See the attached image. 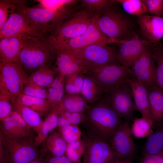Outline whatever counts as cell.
Returning a JSON list of instances; mask_svg holds the SVG:
<instances>
[{
	"label": "cell",
	"mask_w": 163,
	"mask_h": 163,
	"mask_svg": "<svg viewBox=\"0 0 163 163\" xmlns=\"http://www.w3.org/2000/svg\"><path fill=\"white\" fill-rule=\"evenodd\" d=\"M113 110L109 97L104 93L98 101L88 105L79 125L82 131L109 142L113 133L122 123Z\"/></svg>",
	"instance_id": "cell-1"
},
{
	"label": "cell",
	"mask_w": 163,
	"mask_h": 163,
	"mask_svg": "<svg viewBox=\"0 0 163 163\" xmlns=\"http://www.w3.org/2000/svg\"><path fill=\"white\" fill-rule=\"evenodd\" d=\"M110 5L98 16L97 26L104 35L118 44L131 38L135 34L133 33L130 19Z\"/></svg>",
	"instance_id": "cell-2"
},
{
	"label": "cell",
	"mask_w": 163,
	"mask_h": 163,
	"mask_svg": "<svg viewBox=\"0 0 163 163\" xmlns=\"http://www.w3.org/2000/svg\"><path fill=\"white\" fill-rule=\"evenodd\" d=\"M55 57L56 53L47 39L33 37L22 49L19 62L26 71L32 72L43 65H50Z\"/></svg>",
	"instance_id": "cell-3"
},
{
	"label": "cell",
	"mask_w": 163,
	"mask_h": 163,
	"mask_svg": "<svg viewBox=\"0 0 163 163\" xmlns=\"http://www.w3.org/2000/svg\"><path fill=\"white\" fill-rule=\"evenodd\" d=\"M98 16H94L87 30L76 37L64 40L57 39L52 36L47 38L55 52L61 50H74L94 44L115 43L104 35L100 30L97 24Z\"/></svg>",
	"instance_id": "cell-4"
},
{
	"label": "cell",
	"mask_w": 163,
	"mask_h": 163,
	"mask_svg": "<svg viewBox=\"0 0 163 163\" xmlns=\"http://www.w3.org/2000/svg\"><path fill=\"white\" fill-rule=\"evenodd\" d=\"M0 147L4 151V163H29L43 157L39 156L34 140H17L0 132Z\"/></svg>",
	"instance_id": "cell-5"
},
{
	"label": "cell",
	"mask_w": 163,
	"mask_h": 163,
	"mask_svg": "<svg viewBox=\"0 0 163 163\" xmlns=\"http://www.w3.org/2000/svg\"><path fill=\"white\" fill-rule=\"evenodd\" d=\"M19 62L0 63V94L16 97L29 77Z\"/></svg>",
	"instance_id": "cell-6"
},
{
	"label": "cell",
	"mask_w": 163,
	"mask_h": 163,
	"mask_svg": "<svg viewBox=\"0 0 163 163\" xmlns=\"http://www.w3.org/2000/svg\"><path fill=\"white\" fill-rule=\"evenodd\" d=\"M82 132L84 145L82 163H112L121 159L108 142L99 137Z\"/></svg>",
	"instance_id": "cell-7"
},
{
	"label": "cell",
	"mask_w": 163,
	"mask_h": 163,
	"mask_svg": "<svg viewBox=\"0 0 163 163\" xmlns=\"http://www.w3.org/2000/svg\"><path fill=\"white\" fill-rule=\"evenodd\" d=\"M71 50L86 69L89 70L107 64L117 63V54L113 47L103 43L91 45Z\"/></svg>",
	"instance_id": "cell-8"
},
{
	"label": "cell",
	"mask_w": 163,
	"mask_h": 163,
	"mask_svg": "<svg viewBox=\"0 0 163 163\" xmlns=\"http://www.w3.org/2000/svg\"><path fill=\"white\" fill-rule=\"evenodd\" d=\"M45 33L19 11L11 14L0 29V38L10 37L44 38Z\"/></svg>",
	"instance_id": "cell-9"
},
{
	"label": "cell",
	"mask_w": 163,
	"mask_h": 163,
	"mask_svg": "<svg viewBox=\"0 0 163 163\" xmlns=\"http://www.w3.org/2000/svg\"><path fill=\"white\" fill-rule=\"evenodd\" d=\"M86 74L97 80L105 93L133 75L130 68L116 63L91 69L87 71Z\"/></svg>",
	"instance_id": "cell-10"
},
{
	"label": "cell",
	"mask_w": 163,
	"mask_h": 163,
	"mask_svg": "<svg viewBox=\"0 0 163 163\" xmlns=\"http://www.w3.org/2000/svg\"><path fill=\"white\" fill-rule=\"evenodd\" d=\"M128 79L106 93L109 96L113 110L118 116L129 123L134 120L133 115L136 108Z\"/></svg>",
	"instance_id": "cell-11"
},
{
	"label": "cell",
	"mask_w": 163,
	"mask_h": 163,
	"mask_svg": "<svg viewBox=\"0 0 163 163\" xmlns=\"http://www.w3.org/2000/svg\"><path fill=\"white\" fill-rule=\"evenodd\" d=\"M19 11L45 33L55 30L71 13V11H55L40 7L29 8L23 6L20 7Z\"/></svg>",
	"instance_id": "cell-12"
},
{
	"label": "cell",
	"mask_w": 163,
	"mask_h": 163,
	"mask_svg": "<svg viewBox=\"0 0 163 163\" xmlns=\"http://www.w3.org/2000/svg\"><path fill=\"white\" fill-rule=\"evenodd\" d=\"M94 16L83 9L72 14L55 30L54 38L60 40L71 38L84 32L90 25Z\"/></svg>",
	"instance_id": "cell-13"
},
{
	"label": "cell",
	"mask_w": 163,
	"mask_h": 163,
	"mask_svg": "<svg viewBox=\"0 0 163 163\" xmlns=\"http://www.w3.org/2000/svg\"><path fill=\"white\" fill-rule=\"evenodd\" d=\"M129 123L123 122L113 134L109 142L121 159L132 158L136 150Z\"/></svg>",
	"instance_id": "cell-14"
},
{
	"label": "cell",
	"mask_w": 163,
	"mask_h": 163,
	"mask_svg": "<svg viewBox=\"0 0 163 163\" xmlns=\"http://www.w3.org/2000/svg\"><path fill=\"white\" fill-rule=\"evenodd\" d=\"M152 44L144 51L130 68L133 75L147 89L156 84V66L152 51Z\"/></svg>",
	"instance_id": "cell-15"
},
{
	"label": "cell",
	"mask_w": 163,
	"mask_h": 163,
	"mask_svg": "<svg viewBox=\"0 0 163 163\" xmlns=\"http://www.w3.org/2000/svg\"><path fill=\"white\" fill-rule=\"evenodd\" d=\"M117 54V62L126 67H131L144 51L152 44L134 35L131 38L122 41Z\"/></svg>",
	"instance_id": "cell-16"
},
{
	"label": "cell",
	"mask_w": 163,
	"mask_h": 163,
	"mask_svg": "<svg viewBox=\"0 0 163 163\" xmlns=\"http://www.w3.org/2000/svg\"><path fill=\"white\" fill-rule=\"evenodd\" d=\"M33 128L28 125L21 116L13 111L2 121L0 132L7 137L17 140L32 139Z\"/></svg>",
	"instance_id": "cell-17"
},
{
	"label": "cell",
	"mask_w": 163,
	"mask_h": 163,
	"mask_svg": "<svg viewBox=\"0 0 163 163\" xmlns=\"http://www.w3.org/2000/svg\"><path fill=\"white\" fill-rule=\"evenodd\" d=\"M137 22L145 40L156 44L163 38V18L145 14L138 17Z\"/></svg>",
	"instance_id": "cell-18"
},
{
	"label": "cell",
	"mask_w": 163,
	"mask_h": 163,
	"mask_svg": "<svg viewBox=\"0 0 163 163\" xmlns=\"http://www.w3.org/2000/svg\"><path fill=\"white\" fill-rule=\"evenodd\" d=\"M56 67L59 73L65 76L77 73L86 74L85 68L70 50L56 51Z\"/></svg>",
	"instance_id": "cell-19"
},
{
	"label": "cell",
	"mask_w": 163,
	"mask_h": 163,
	"mask_svg": "<svg viewBox=\"0 0 163 163\" xmlns=\"http://www.w3.org/2000/svg\"><path fill=\"white\" fill-rule=\"evenodd\" d=\"M130 85L136 110L142 117L153 121L149 105L148 89L133 75L128 79Z\"/></svg>",
	"instance_id": "cell-20"
},
{
	"label": "cell",
	"mask_w": 163,
	"mask_h": 163,
	"mask_svg": "<svg viewBox=\"0 0 163 163\" xmlns=\"http://www.w3.org/2000/svg\"><path fill=\"white\" fill-rule=\"evenodd\" d=\"M32 38L10 37L0 39V62H19L22 49Z\"/></svg>",
	"instance_id": "cell-21"
},
{
	"label": "cell",
	"mask_w": 163,
	"mask_h": 163,
	"mask_svg": "<svg viewBox=\"0 0 163 163\" xmlns=\"http://www.w3.org/2000/svg\"><path fill=\"white\" fill-rule=\"evenodd\" d=\"M58 107L49 113L45 120L39 126L33 128L36 133L34 143L36 147L44 142L49 134L57 127L59 117Z\"/></svg>",
	"instance_id": "cell-22"
},
{
	"label": "cell",
	"mask_w": 163,
	"mask_h": 163,
	"mask_svg": "<svg viewBox=\"0 0 163 163\" xmlns=\"http://www.w3.org/2000/svg\"><path fill=\"white\" fill-rule=\"evenodd\" d=\"M56 66L43 65L32 72L28 79L41 88L48 90L59 74Z\"/></svg>",
	"instance_id": "cell-23"
},
{
	"label": "cell",
	"mask_w": 163,
	"mask_h": 163,
	"mask_svg": "<svg viewBox=\"0 0 163 163\" xmlns=\"http://www.w3.org/2000/svg\"><path fill=\"white\" fill-rule=\"evenodd\" d=\"M104 93L101 84L92 77L85 74L80 94L88 103L91 104L98 101Z\"/></svg>",
	"instance_id": "cell-24"
},
{
	"label": "cell",
	"mask_w": 163,
	"mask_h": 163,
	"mask_svg": "<svg viewBox=\"0 0 163 163\" xmlns=\"http://www.w3.org/2000/svg\"><path fill=\"white\" fill-rule=\"evenodd\" d=\"M88 104L81 94H66L58 107V113L63 111L84 112L88 106Z\"/></svg>",
	"instance_id": "cell-25"
},
{
	"label": "cell",
	"mask_w": 163,
	"mask_h": 163,
	"mask_svg": "<svg viewBox=\"0 0 163 163\" xmlns=\"http://www.w3.org/2000/svg\"><path fill=\"white\" fill-rule=\"evenodd\" d=\"M147 89L152 118L153 120H160L163 117V90L156 84Z\"/></svg>",
	"instance_id": "cell-26"
},
{
	"label": "cell",
	"mask_w": 163,
	"mask_h": 163,
	"mask_svg": "<svg viewBox=\"0 0 163 163\" xmlns=\"http://www.w3.org/2000/svg\"><path fill=\"white\" fill-rule=\"evenodd\" d=\"M21 104L37 113L40 116L50 113L56 108L47 99L37 98L21 93L15 97Z\"/></svg>",
	"instance_id": "cell-27"
},
{
	"label": "cell",
	"mask_w": 163,
	"mask_h": 163,
	"mask_svg": "<svg viewBox=\"0 0 163 163\" xmlns=\"http://www.w3.org/2000/svg\"><path fill=\"white\" fill-rule=\"evenodd\" d=\"M13 110L18 113L30 126L35 128L42 123L40 115L29 107L19 102L15 97L11 99Z\"/></svg>",
	"instance_id": "cell-28"
},
{
	"label": "cell",
	"mask_w": 163,
	"mask_h": 163,
	"mask_svg": "<svg viewBox=\"0 0 163 163\" xmlns=\"http://www.w3.org/2000/svg\"><path fill=\"white\" fill-rule=\"evenodd\" d=\"M44 142L50 156L61 157L65 155L67 144L58 130L52 132Z\"/></svg>",
	"instance_id": "cell-29"
},
{
	"label": "cell",
	"mask_w": 163,
	"mask_h": 163,
	"mask_svg": "<svg viewBox=\"0 0 163 163\" xmlns=\"http://www.w3.org/2000/svg\"><path fill=\"white\" fill-rule=\"evenodd\" d=\"M66 76L59 73L47 90V99L54 107H58L65 96Z\"/></svg>",
	"instance_id": "cell-30"
},
{
	"label": "cell",
	"mask_w": 163,
	"mask_h": 163,
	"mask_svg": "<svg viewBox=\"0 0 163 163\" xmlns=\"http://www.w3.org/2000/svg\"><path fill=\"white\" fill-rule=\"evenodd\" d=\"M163 149V130L158 129L148 137L143 150V156L158 153Z\"/></svg>",
	"instance_id": "cell-31"
},
{
	"label": "cell",
	"mask_w": 163,
	"mask_h": 163,
	"mask_svg": "<svg viewBox=\"0 0 163 163\" xmlns=\"http://www.w3.org/2000/svg\"><path fill=\"white\" fill-rule=\"evenodd\" d=\"M153 121L143 117L134 119L131 127L133 135L137 138L149 136L152 133Z\"/></svg>",
	"instance_id": "cell-32"
},
{
	"label": "cell",
	"mask_w": 163,
	"mask_h": 163,
	"mask_svg": "<svg viewBox=\"0 0 163 163\" xmlns=\"http://www.w3.org/2000/svg\"><path fill=\"white\" fill-rule=\"evenodd\" d=\"M113 3L120 4L128 14L140 17L148 12L142 0H111Z\"/></svg>",
	"instance_id": "cell-33"
},
{
	"label": "cell",
	"mask_w": 163,
	"mask_h": 163,
	"mask_svg": "<svg viewBox=\"0 0 163 163\" xmlns=\"http://www.w3.org/2000/svg\"><path fill=\"white\" fill-rule=\"evenodd\" d=\"M151 49L157 64L155 83L163 90V44L159 43L152 44Z\"/></svg>",
	"instance_id": "cell-34"
},
{
	"label": "cell",
	"mask_w": 163,
	"mask_h": 163,
	"mask_svg": "<svg viewBox=\"0 0 163 163\" xmlns=\"http://www.w3.org/2000/svg\"><path fill=\"white\" fill-rule=\"evenodd\" d=\"M40 7L55 11H72V8L78 2L76 0H38Z\"/></svg>",
	"instance_id": "cell-35"
},
{
	"label": "cell",
	"mask_w": 163,
	"mask_h": 163,
	"mask_svg": "<svg viewBox=\"0 0 163 163\" xmlns=\"http://www.w3.org/2000/svg\"><path fill=\"white\" fill-rule=\"evenodd\" d=\"M80 73L66 76L64 79V88L66 94H80L85 74Z\"/></svg>",
	"instance_id": "cell-36"
},
{
	"label": "cell",
	"mask_w": 163,
	"mask_h": 163,
	"mask_svg": "<svg viewBox=\"0 0 163 163\" xmlns=\"http://www.w3.org/2000/svg\"><path fill=\"white\" fill-rule=\"evenodd\" d=\"M84 149V142L81 139L72 143L67 144L65 155L73 162L82 163Z\"/></svg>",
	"instance_id": "cell-37"
},
{
	"label": "cell",
	"mask_w": 163,
	"mask_h": 163,
	"mask_svg": "<svg viewBox=\"0 0 163 163\" xmlns=\"http://www.w3.org/2000/svg\"><path fill=\"white\" fill-rule=\"evenodd\" d=\"M58 131L67 144L72 143L82 139V131L78 126L70 124L58 128Z\"/></svg>",
	"instance_id": "cell-38"
},
{
	"label": "cell",
	"mask_w": 163,
	"mask_h": 163,
	"mask_svg": "<svg viewBox=\"0 0 163 163\" xmlns=\"http://www.w3.org/2000/svg\"><path fill=\"white\" fill-rule=\"evenodd\" d=\"M111 4L107 0H82L81 6L89 11L94 16H99L102 11Z\"/></svg>",
	"instance_id": "cell-39"
},
{
	"label": "cell",
	"mask_w": 163,
	"mask_h": 163,
	"mask_svg": "<svg viewBox=\"0 0 163 163\" xmlns=\"http://www.w3.org/2000/svg\"><path fill=\"white\" fill-rule=\"evenodd\" d=\"M21 93L41 99H46L48 91L28 79L23 85Z\"/></svg>",
	"instance_id": "cell-40"
},
{
	"label": "cell",
	"mask_w": 163,
	"mask_h": 163,
	"mask_svg": "<svg viewBox=\"0 0 163 163\" xmlns=\"http://www.w3.org/2000/svg\"><path fill=\"white\" fill-rule=\"evenodd\" d=\"M12 97L0 94V119L2 121L9 116L13 111Z\"/></svg>",
	"instance_id": "cell-41"
},
{
	"label": "cell",
	"mask_w": 163,
	"mask_h": 163,
	"mask_svg": "<svg viewBox=\"0 0 163 163\" xmlns=\"http://www.w3.org/2000/svg\"><path fill=\"white\" fill-rule=\"evenodd\" d=\"M148 12L154 15L163 16V0H142Z\"/></svg>",
	"instance_id": "cell-42"
},
{
	"label": "cell",
	"mask_w": 163,
	"mask_h": 163,
	"mask_svg": "<svg viewBox=\"0 0 163 163\" xmlns=\"http://www.w3.org/2000/svg\"><path fill=\"white\" fill-rule=\"evenodd\" d=\"M15 6L8 0L0 1V29L8 19V13L10 9H14Z\"/></svg>",
	"instance_id": "cell-43"
},
{
	"label": "cell",
	"mask_w": 163,
	"mask_h": 163,
	"mask_svg": "<svg viewBox=\"0 0 163 163\" xmlns=\"http://www.w3.org/2000/svg\"><path fill=\"white\" fill-rule=\"evenodd\" d=\"M139 163H163V151L155 154L143 156Z\"/></svg>",
	"instance_id": "cell-44"
},
{
	"label": "cell",
	"mask_w": 163,
	"mask_h": 163,
	"mask_svg": "<svg viewBox=\"0 0 163 163\" xmlns=\"http://www.w3.org/2000/svg\"><path fill=\"white\" fill-rule=\"evenodd\" d=\"M84 112L70 113L68 120L71 124L79 126L84 120Z\"/></svg>",
	"instance_id": "cell-45"
},
{
	"label": "cell",
	"mask_w": 163,
	"mask_h": 163,
	"mask_svg": "<svg viewBox=\"0 0 163 163\" xmlns=\"http://www.w3.org/2000/svg\"><path fill=\"white\" fill-rule=\"evenodd\" d=\"M44 160L45 163H75L71 161L65 155L61 157H53L48 155Z\"/></svg>",
	"instance_id": "cell-46"
},
{
	"label": "cell",
	"mask_w": 163,
	"mask_h": 163,
	"mask_svg": "<svg viewBox=\"0 0 163 163\" xmlns=\"http://www.w3.org/2000/svg\"><path fill=\"white\" fill-rule=\"evenodd\" d=\"M58 116L57 126L58 128L62 127L71 124L68 119L61 116Z\"/></svg>",
	"instance_id": "cell-47"
},
{
	"label": "cell",
	"mask_w": 163,
	"mask_h": 163,
	"mask_svg": "<svg viewBox=\"0 0 163 163\" xmlns=\"http://www.w3.org/2000/svg\"><path fill=\"white\" fill-rule=\"evenodd\" d=\"M112 163H133L132 158H127L117 160Z\"/></svg>",
	"instance_id": "cell-48"
},
{
	"label": "cell",
	"mask_w": 163,
	"mask_h": 163,
	"mask_svg": "<svg viewBox=\"0 0 163 163\" xmlns=\"http://www.w3.org/2000/svg\"><path fill=\"white\" fill-rule=\"evenodd\" d=\"M29 163H45V162L42 157L37 159Z\"/></svg>",
	"instance_id": "cell-49"
}]
</instances>
